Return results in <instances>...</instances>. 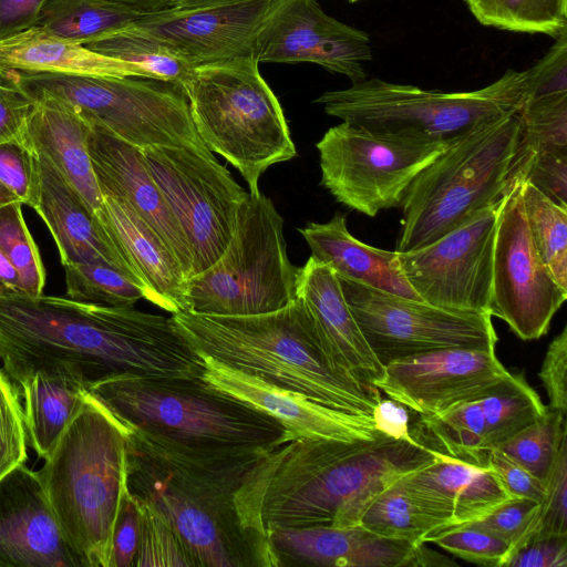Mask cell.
<instances>
[{
  "label": "cell",
  "instance_id": "obj_13",
  "mask_svg": "<svg viewBox=\"0 0 567 567\" xmlns=\"http://www.w3.org/2000/svg\"><path fill=\"white\" fill-rule=\"evenodd\" d=\"M146 166L188 240L195 276L226 249L248 196L209 150H141Z\"/></svg>",
  "mask_w": 567,
  "mask_h": 567
},
{
  "label": "cell",
  "instance_id": "obj_26",
  "mask_svg": "<svg viewBox=\"0 0 567 567\" xmlns=\"http://www.w3.org/2000/svg\"><path fill=\"white\" fill-rule=\"evenodd\" d=\"M95 216L142 285L145 299L171 313L184 311L187 277L164 240L114 197L104 195Z\"/></svg>",
  "mask_w": 567,
  "mask_h": 567
},
{
  "label": "cell",
  "instance_id": "obj_33",
  "mask_svg": "<svg viewBox=\"0 0 567 567\" xmlns=\"http://www.w3.org/2000/svg\"><path fill=\"white\" fill-rule=\"evenodd\" d=\"M142 16L109 0H47L35 27L84 45L105 33L132 24Z\"/></svg>",
  "mask_w": 567,
  "mask_h": 567
},
{
  "label": "cell",
  "instance_id": "obj_17",
  "mask_svg": "<svg viewBox=\"0 0 567 567\" xmlns=\"http://www.w3.org/2000/svg\"><path fill=\"white\" fill-rule=\"evenodd\" d=\"M547 406L523 373L444 412L419 415L411 429L416 442L444 455L486 466L489 451L542 416Z\"/></svg>",
  "mask_w": 567,
  "mask_h": 567
},
{
  "label": "cell",
  "instance_id": "obj_51",
  "mask_svg": "<svg viewBox=\"0 0 567 567\" xmlns=\"http://www.w3.org/2000/svg\"><path fill=\"white\" fill-rule=\"evenodd\" d=\"M141 538V511L136 498L126 491L112 536L109 567H133Z\"/></svg>",
  "mask_w": 567,
  "mask_h": 567
},
{
  "label": "cell",
  "instance_id": "obj_20",
  "mask_svg": "<svg viewBox=\"0 0 567 567\" xmlns=\"http://www.w3.org/2000/svg\"><path fill=\"white\" fill-rule=\"evenodd\" d=\"M256 58L315 63L358 83L365 79L363 63L372 51L365 32L326 14L316 0H282L257 37Z\"/></svg>",
  "mask_w": 567,
  "mask_h": 567
},
{
  "label": "cell",
  "instance_id": "obj_19",
  "mask_svg": "<svg viewBox=\"0 0 567 567\" xmlns=\"http://www.w3.org/2000/svg\"><path fill=\"white\" fill-rule=\"evenodd\" d=\"M282 0L175 9L142 16L130 24L197 68L256 55L257 37Z\"/></svg>",
  "mask_w": 567,
  "mask_h": 567
},
{
  "label": "cell",
  "instance_id": "obj_46",
  "mask_svg": "<svg viewBox=\"0 0 567 567\" xmlns=\"http://www.w3.org/2000/svg\"><path fill=\"white\" fill-rule=\"evenodd\" d=\"M0 182L18 199L35 209L39 204V171L35 154L18 142L0 144Z\"/></svg>",
  "mask_w": 567,
  "mask_h": 567
},
{
  "label": "cell",
  "instance_id": "obj_7",
  "mask_svg": "<svg viewBox=\"0 0 567 567\" xmlns=\"http://www.w3.org/2000/svg\"><path fill=\"white\" fill-rule=\"evenodd\" d=\"M124 426L204 452L272 451L288 442L271 416L202 379L117 377L87 389Z\"/></svg>",
  "mask_w": 567,
  "mask_h": 567
},
{
  "label": "cell",
  "instance_id": "obj_37",
  "mask_svg": "<svg viewBox=\"0 0 567 567\" xmlns=\"http://www.w3.org/2000/svg\"><path fill=\"white\" fill-rule=\"evenodd\" d=\"M522 200L539 256L556 282L567 290V208L525 179L522 183Z\"/></svg>",
  "mask_w": 567,
  "mask_h": 567
},
{
  "label": "cell",
  "instance_id": "obj_47",
  "mask_svg": "<svg viewBox=\"0 0 567 567\" xmlns=\"http://www.w3.org/2000/svg\"><path fill=\"white\" fill-rule=\"evenodd\" d=\"M567 443L561 444L532 534L567 535ZM530 534V535H532ZM529 535V536H530Z\"/></svg>",
  "mask_w": 567,
  "mask_h": 567
},
{
  "label": "cell",
  "instance_id": "obj_1",
  "mask_svg": "<svg viewBox=\"0 0 567 567\" xmlns=\"http://www.w3.org/2000/svg\"><path fill=\"white\" fill-rule=\"evenodd\" d=\"M0 360L18 386L50 370L86 389L117 377L202 379L205 371L172 316L44 293H0Z\"/></svg>",
  "mask_w": 567,
  "mask_h": 567
},
{
  "label": "cell",
  "instance_id": "obj_61",
  "mask_svg": "<svg viewBox=\"0 0 567 567\" xmlns=\"http://www.w3.org/2000/svg\"><path fill=\"white\" fill-rule=\"evenodd\" d=\"M17 202H20L18 197L0 182V209Z\"/></svg>",
  "mask_w": 567,
  "mask_h": 567
},
{
  "label": "cell",
  "instance_id": "obj_14",
  "mask_svg": "<svg viewBox=\"0 0 567 567\" xmlns=\"http://www.w3.org/2000/svg\"><path fill=\"white\" fill-rule=\"evenodd\" d=\"M339 278L344 298L382 365L444 348H496L489 313L443 309Z\"/></svg>",
  "mask_w": 567,
  "mask_h": 567
},
{
  "label": "cell",
  "instance_id": "obj_40",
  "mask_svg": "<svg viewBox=\"0 0 567 567\" xmlns=\"http://www.w3.org/2000/svg\"><path fill=\"white\" fill-rule=\"evenodd\" d=\"M519 113L527 161L544 154L567 153V93L526 100Z\"/></svg>",
  "mask_w": 567,
  "mask_h": 567
},
{
  "label": "cell",
  "instance_id": "obj_27",
  "mask_svg": "<svg viewBox=\"0 0 567 567\" xmlns=\"http://www.w3.org/2000/svg\"><path fill=\"white\" fill-rule=\"evenodd\" d=\"M409 494L444 528L475 522L511 498L492 470L435 452L432 463L402 477Z\"/></svg>",
  "mask_w": 567,
  "mask_h": 567
},
{
  "label": "cell",
  "instance_id": "obj_49",
  "mask_svg": "<svg viewBox=\"0 0 567 567\" xmlns=\"http://www.w3.org/2000/svg\"><path fill=\"white\" fill-rule=\"evenodd\" d=\"M527 73L526 100L567 93V32L556 38L546 55L528 69Z\"/></svg>",
  "mask_w": 567,
  "mask_h": 567
},
{
  "label": "cell",
  "instance_id": "obj_45",
  "mask_svg": "<svg viewBox=\"0 0 567 567\" xmlns=\"http://www.w3.org/2000/svg\"><path fill=\"white\" fill-rule=\"evenodd\" d=\"M539 506V502L530 498L511 497L484 517L468 523V525L484 529L505 540L509 544V551H512L533 533Z\"/></svg>",
  "mask_w": 567,
  "mask_h": 567
},
{
  "label": "cell",
  "instance_id": "obj_36",
  "mask_svg": "<svg viewBox=\"0 0 567 567\" xmlns=\"http://www.w3.org/2000/svg\"><path fill=\"white\" fill-rule=\"evenodd\" d=\"M484 25L545 33L558 38L567 32V0H465Z\"/></svg>",
  "mask_w": 567,
  "mask_h": 567
},
{
  "label": "cell",
  "instance_id": "obj_59",
  "mask_svg": "<svg viewBox=\"0 0 567 567\" xmlns=\"http://www.w3.org/2000/svg\"><path fill=\"white\" fill-rule=\"evenodd\" d=\"M455 565L453 560L446 559L441 554L431 550L425 543L417 545L414 556L413 567L416 566H451Z\"/></svg>",
  "mask_w": 567,
  "mask_h": 567
},
{
  "label": "cell",
  "instance_id": "obj_24",
  "mask_svg": "<svg viewBox=\"0 0 567 567\" xmlns=\"http://www.w3.org/2000/svg\"><path fill=\"white\" fill-rule=\"evenodd\" d=\"M267 540L271 567H413L420 545L380 536L360 524L278 528Z\"/></svg>",
  "mask_w": 567,
  "mask_h": 567
},
{
  "label": "cell",
  "instance_id": "obj_4",
  "mask_svg": "<svg viewBox=\"0 0 567 567\" xmlns=\"http://www.w3.org/2000/svg\"><path fill=\"white\" fill-rule=\"evenodd\" d=\"M172 318L199 353L326 406L371 416L381 398L371 383L329 363L299 297L261 315L179 311Z\"/></svg>",
  "mask_w": 567,
  "mask_h": 567
},
{
  "label": "cell",
  "instance_id": "obj_10",
  "mask_svg": "<svg viewBox=\"0 0 567 567\" xmlns=\"http://www.w3.org/2000/svg\"><path fill=\"white\" fill-rule=\"evenodd\" d=\"M300 267L289 260L284 219L265 194L244 202L233 236L218 259L186 281V309L199 315L252 316L297 298Z\"/></svg>",
  "mask_w": 567,
  "mask_h": 567
},
{
  "label": "cell",
  "instance_id": "obj_60",
  "mask_svg": "<svg viewBox=\"0 0 567 567\" xmlns=\"http://www.w3.org/2000/svg\"><path fill=\"white\" fill-rule=\"evenodd\" d=\"M248 0H173L169 8L175 9H190V8H206L216 7L230 3H237Z\"/></svg>",
  "mask_w": 567,
  "mask_h": 567
},
{
  "label": "cell",
  "instance_id": "obj_41",
  "mask_svg": "<svg viewBox=\"0 0 567 567\" xmlns=\"http://www.w3.org/2000/svg\"><path fill=\"white\" fill-rule=\"evenodd\" d=\"M22 203L0 209V250L17 269L23 293L43 295L47 274L38 245L23 217Z\"/></svg>",
  "mask_w": 567,
  "mask_h": 567
},
{
  "label": "cell",
  "instance_id": "obj_48",
  "mask_svg": "<svg viewBox=\"0 0 567 567\" xmlns=\"http://www.w3.org/2000/svg\"><path fill=\"white\" fill-rule=\"evenodd\" d=\"M34 100L17 82L14 71L0 66V144L24 145V131Z\"/></svg>",
  "mask_w": 567,
  "mask_h": 567
},
{
  "label": "cell",
  "instance_id": "obj_30",
  "mask_svg": "<svg viewBox=\"0 0 567 567\" xmlns=\"http://www.w3.org/2000/svg\"><path fill=\"white\" fill-rule=\"evenodd\" d=\"M298 231L311 257L328 265L338 277L423 301L406 281L398 251L379 249L354 238L343 214L336 213L327 223H308Z\"/></svg>",
  "mask_w": 567,
  "mask_h": 567
},
{
  "label": "cell",
  "instance_id": "obj_55",
  "mask_svg": "<svg viewBox=\"0 0 567 567\" xmlns=\"http://www.w3.org/2000/svg\"><path fill=\"white\" fill-rule=\"evenodd\" d=\"M47 0H0V42L35 27Z\"/></svg>",
  "mask_w": 567,
  "mask_h": 567
},
{
  "label": "cell",
  "instance_id": "obj_35",
  "mask_svg": "<svg viewBox=\"0 0 567 567\" xmlns=\"http://www.w3.org/2000/svg\"><path fill=\"white\" fill-rule=\"evenodd\" d=\"M84 47L135 65L146 78L167 81L182 87L195 69L159 42L131 25L105 33L89 41Z\"/></svg>",
  "mask_w": 567,
  "mask_h": 567
},
{
  "label": "cell",
  "instance_id": "obj_52",
  "mask_svg": "<svg viewBox=\"0 0 567 567\" xmlns=\"http://www.w3.org/2000/svg\"><path fill=\"white\" fill-rule=\"evenodd\" d=\"M567 327L551 340L538 377L549 400V409L566 415L567 411Z\"/></svg>",
  "mask_w": 567,
  "mask_h": 567
},
{
  "label": "cell",
  "instance_id": "obj_22",
  "mask_svg": "<svg viewBox=\"0 0 567 567\" xmlns=\"http://www.w3.org/2000/svg\"><path fill=\"white\" fill-rule=\"evenodd\" d=\"M0 567H83L24 464L0 477Z\"/></svg>",
  "mask_w": 567,
  "mask_h": 567
},
{
  "label": "cell",
  "instance_id": "obj_57",
  "mask_svg": "<svg viewBox=\"0 0 567 567\" xmlns=\"http://www.w3.org/2000/svg\"><path fill=\"white\" fill-rule=\"evenodd\" d=\"M22 292L20 276L8 259L0 250V293Z\"/></svg>",
  "mask_w": 567,
  "mask_h": 567
},
{
  "label": "cell",
  "instance_id": "obj_32",
  "mask_svg": "<svg viewBox=\"0 0 567 567\" xmlns=\"http://www.w3.org/2000/svg\"><path fill=\"white\" fill-rule=\"evenodd\" d=\"M19 391L23 404L28 444L47 458L81 410L87 389L76 378L59 371H39Z\"/></svg>",
  "mask_w": 567,
  "mask_h": 567
},
{
  "label": "cell",
  "instance_id": "obj_21",
  "mask_svg": "<svg viewBox=\"0 0 567 567\" xmlns=\"http://www.w3.org/2000/svg\"><path fill=\"white\" fill-rule=\"evenodd\" d=\"M202 357L205 365L203 380L208 385L277 420L287 431L288 441L319 439L353 442L375 440L382 435L370 415L326 406L208 355Z\"/></svg>",
  "mask_w": 567,
  "mask_h": 567
},
{
  "label": "cell",
  "instance_id": "obj_9",
  "mask_svg": "<svg viewBox=\"0 0 567 567\" xmlns=\"http://www.w3.org/2000/svg\"><path fill=\"white\" fill-rule=\"evenodd\" d=\"M527 85V70H508L483 89L453 93L364 79L348 89L324 92L315 102L323 105L328 115L373 133L452 143L485 123L520 110Z\"/></svg>",
  "mask_w": 567,
  "mask_h": 567
},
{
  "label": "cell",
  "instance_id": "obj_43",
  "mask_svg": "<svg viewBox=\"0 0 567 567\" xmlns=\"http://www.w3.org/2000/svg\"><path fill=\"white\" fill-rule=\"evenodd\" d=\"M27 444L19 386L0 368V477L25 463Z\"/></svg>",
  "mask_w": 567,
  "mask_h": 567
},
{
  "label": "cell",
  "instance_id": "obj_44",
  "mask_svg": "<svg viewBox=\"0 0 567 567\" xmlns=\"http://www.w3.org/2000/svg\"><path fill=\"white\" fill-rule=\"evenodd\" d=\"M468 563L502 567L509 544L468 524L442 529L425 539Z\"/></svg>",
  "mask_w": 567,
  "mask_h": 567
},
{
  "label": "cell",
  "instance_id": "obj_23",
  "mask_svg": "<svg viewBox=\"0 0 567 567\" xmlns=\"http://www.w3.org/2000/svg\"><path fill=\"white\" fill-rule=\"evenodd\" d=\"M87 150L102 196L127 204L168 246L187 279L193 258L188 240L151 175L142 151L90 123Z\"/></svg>",
  "mask_w": 567,
  "mask_h": 567
},
{
  "label": "cell",
  "instance_id": "obj_18",
  "mask_svg": "<svg viewBox=\"0 0 567 567\" xmlns=\"http://www.w3.org/2000/svg\"><path fill=\"white\" fill-rule=\"evenodd\" d=\"M496 348H444L393 360L371 384L419 415H433L511 377Z\"/></svg>",
  "mask_w": 567,
  "mask_h": 567
},
{
  "label": "cell",
  "instance_id": "obj_58",
  "mask_svg": "<svg viewBox=\"0 0 567 567\" xmlns=\"http://www.w3.org/2000/svg\"><path fill=\"white\" fill-rule=\"evenodd\" d=\"M124 6L141 14H148L169 9L173 0H109Z\"/></svg>",
  "mask_w": 567,
  "mask_h": 567
},
{
  "label": "cell",
  "instance_id": "obj_54",
  "mask_svg": "<svg viewBox=\"0 0 567 567\" xmlns=\"http://www.w3.org/2000/svg\"><path fill=\"white\" fill-rule=\"evenodd\" d=\"M525 181L567 208V153L544 154L527 162Z\"/></svg>",
  "mask_w": 567,
  "mask_h": 567
},
{
  "label": "cell",
  "instance_id": "obj_5",
  "mask_svg": "<svg viewBox=\"0 0 567 567\" xmlns=\"http://www.w3.org/2000/svg\"><path fill=\"white\" fill-rule=\"evenodd\" d=\"M44 461L37 474L65 542L83 567H109L127 491L123 424L87 393Z\"/></svg>",
  "mask_w": 567,
  "mask_h": 567
},
{
  "label": "cell",
  "instance_id": "obj_8",
  "mask_svg": "<svg viewBox=\"0 0 567 567\" xmlns=\"http://www.w3.org/2000/svg\"><path fill=\"white\" fill-rule=\"evenodd\" d=\"M256 55L200 65L183 85L196 131L258 194L270 166L297 155L281 105Z\"/></svg>",
  "mask_w": 567,
  "mask_h": 567
},
{
  "label": "cell",
  "instance_id": "obj_25",
  "mask_svg": "<svg viewBox=\"0 0 567 567\" xmlns=\"http://www.w3.org/2000/svg\"><path fill=\"white\" fill-rule=\"evenodd\" d=\"M297 297L322 352L337 370L371 383L383 365L368 344L336 272L311 256L300 267Z\"/></svg>",
  "mask_w": 567,
  "mask_h": 567
},
{
  "label": "cell",
  "instance_id": "obj_56",
  "mask_svg": "<svg viewBox=\"0 0 567 567\" xmlns=\"http://www.w3.org/2000/svg\"><path fill=\"white\" fill-rule=\"evenodd\" d=\"M371 417L380 433L395 440L416 442L410 429L409 409L401 403L381 396L371 412Z\"/></svg>",
  "mask_w": 567,
  "mask_h": 567
},
{
  "label": "cell",
  "instance_id": "obj_16",
  "mask_svg": "<svg viewBox=\"0 0 567 567\" xmlns=\"http://www.w3.org/2000/svg\"><path fill=\"white\" fill-rule=\"evenodd\" d=\"M519 181L502 207L494 246L489 313L522 340L545 336L567 290L539 256L525 216Z\"/></svg>",
  "mask_w": 567,
  "mask_h": 567
},
{
  "label": "cell",
  "instance_id": "obj_6",
  "mask_svg": "<svg viewBox=\"0 0 567 567\" xmlns=\"http://www.w3.org/2000/svg\"><path fill=\"white\" fill-rule=\"evenodd\" d=\"M519 110L451 143L412 181L403 197L395 251L432 244L525 179Z\"/></svg>",
  "mask_w": 567,
  "mask_h": 567
},
{
  "label": "cell",
  "instance_id": "obj_39",
  "mask_svg": "<svg viewBox=\"0 0 567 567\" xmlns=\"http://www.w3.org/2000/svg\"><path fill=\"white\" fill-rule=\"evenodd\" d=\"M65 296L104 307H128L145 299L142 287L120 269L104 262L63 265Z\"/></svg>",
  "mask_w": 567,
  "mask_h": 567
},
{
  "label": "cell",
  "instance_id": "obj_38",
  "mask_svg": "<svg viewBox=\"0 0 567 567\" xmlns=\"http://www.w3.org/2000/svg\"><path fill=\"white\" fill-rule=\"evenodd\" d=\"M565 416L547 406L542 416L514 433L496 449L546 485L560 446L566 441Z\"/></svg>",
  "mask_w": 567,
  "mask_h": 567
},
{
  "label": "cell",
  "instance_id": "obj_31",
  "mask_svg": "<svg viewBox=\"0 0 567 567\" xmlns=\"http://www.w3.org/2000/svg\"><path fill=\"white\" fill-rule=\"evenodd\" d=\"M0 66L32 73L146 78L135 65L58 38L39 27L0 42Z\"/></svg>",
  "mask_w": 567,
  "mask_h": 567
},
{
  "label": "cell",
  "instance_id": "obj_11",
  "mask_svg": "<svg viewBox=\"0 0 567 567\" xmlns=\"http://www.w3.org/2000/svg\"><path fill=\"white\" fill-rule=\"evenodd\" d=\"M32 99L49 95L75 109L89 123L140 148L208 150L194 125L182 86L142 76L74 75L14 71Z\"/></svg>",
  "mask_w": 567,
  "mask_h": 567
},
{
  "label": "cell",
  "instance_id": "obj_28",
  "mask_svg": "<svg viewBox=\"0 0 567 567\" xmlns=\"http://www.w3.org/2000/svg\"><path fill=\"white\" fill-rule=\"evenodd\" d=\"M34 154L39 171V204L34 210L53 237L62 266L104 262L120 269L142 287L97 217L74 188L43 154Z\"/></svg>",
  "mask_w": 567,
  "mask_h": 567
},
{
  "label": "cell",
  "instance_id": "obj_29",
  "mask_svg": "<svg viewBox=\"0 0 567 567\" xmlns=\"http://www.w3.org/2000/svg\"><path fill=\"white\" fill-rule=\"evenodd\" d=\"M33 100L24 146L43 154L95 215L103 196L87 150L90 123L60 99L43 95Z\"/></svg>",
  "mask_w": 567,
  "mask_h": 567
},
{
  "label": "cell",
  "instance_id": "obj_12",
  "mask_svg": "<svg viewBox=\"0 0 567 567\" xmlns=\"http://www.w3.org/2000/svg\"><path fill=\"white\" fill-rule=\"evenodd\" d=\"M450 144L378 134L342 121L316 144L320 184L340 204L374 217L400 207L415 176Z\"/></svg>",
  "mask_w": 567,
  "mask_h": 567
},
{
  "label": "cell",
  "instance_id": "obj_15",
  "mask_svg": "<svg viewBox=\"0 0 567 567\" xmlns=\"http://www.w3.org/2000/svg\"><path fill=\"white\" fill-rule=\"evenodd\" d=\"M507 195L432 244L398 251L406 281L423 301L489 313L496 229Z\"/></svg>",
  "mask_w": 567,
  "mask_h": 567
},
{
  "label": "cell",
  "instance_id": "obj_42",
  "mask_svg": "<svg viewBox=\"0 0 567 567\" xmlns=\"http://www.w3.org/2000/svg\"><path fill=\"white\" fill-rule=\"evenodd\" d=\"M134 497L141 511V538L134 566L195 567L168 520L152 504Z\"/></svg>",
  "mask_w": 567,
  "mask_h": 567
},
{
  "label": "cell",
  "instance_id": "obj_50",
  "mask_svg": "<svg viewBox=\"0 0 567 567\" xmlns=\"http://www.w3.org/2000/svg\"><path fill=\"white\" fill-rule=\"evenodd\" d=\"M502 567H567V535L532 534L509 551Z\"/></svg>",
  "mask_w": 567,
  "mask_h": 567
},
{
  "label": "cell",
  "instance_id": "obj_34",
  "mask_svg": "<svg viewBox=\"0 0 567 567\" xmlns=\"http://www.w3.org/2000/svg\"><path fill=\"white\" fill-rule=\"evenodd\" d=\"M402 477L371 502L359 524L383 537L423 544L444 524L409 494Z\"/></svg>",
  "mask_w": 567,
  "mask_h": 567
},
{
  "label": "cell",
  "instance_id": "obj_62",
  "mask_svg": "<svg viewBox=\"0 0 567 567\" xmlns=\"http://www.w3.org/2000/svg\"><path fill=\"white\" fill-rule=\"evenodd\" d=\"M350 2H355V1H359V0H349Z\"/></svg>",
  "mask_w": 567,
  "mask_h": 567
},
{
  "label": "cell",
  "instance_id": "obj_53",
  "mask_svg": "<svg viewBox=\"0 0 567 567\" xmlns=\"http://www.w3.org/2000/svg\"><path fill=\"white\" fill-rule=\"evenodd\" d=\"M486 465L492 470L511 497H525L542 503L546 485L502 451L488 452Z\"/></svg>",
  "mask_w": 567,
  "mask_h": 567
},
{
  "label": "cell",
  "instance_id": "obj_3",
  "mask_svg": "<svg viewBox=\"0 0 567 567\" xmlns=\"http://www.w3.org/2000/svg\"><path fill=\"white\" fill-rule=\"evenodd\" d=\"M258 460L169 446L127 451V489L171 524L195 567H271L268 542L248 530L235 495Z\"/></svg>",
  "mask_w": 567,
  "mask_h": 567
},
{
  "label": "cell",
  "instance_id": "obj_2",
  "mask_svg": "<svg viewBox=\"0 0 567 567\" xmlns=\"http://www.w3.org/2000/svg\"><path fill=\"white\" fill-rule=\"evenodd\" d=\"M434 457L419 442L384 434L353 442L297 439L257 462L235 504L244 526L264 540L278 528L353 526L384 488Z\"/></svg>",
  "mask_w": 567,
  "mask_h": 567
}]
</instances>
